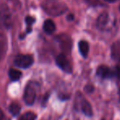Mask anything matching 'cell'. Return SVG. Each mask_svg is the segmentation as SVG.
I'll use <instances>...</instances> for the list:
<instances>
[{
	"label": "cell",
	"instance_id": "1",
	"mask_svg": "<svg viewBox=\"0 0 120 120\" xmlns=\"http://www.w3.org/2000/svg\"><path fill=\"white\" fill-rule=\"evenodd\" d=\"M41 7L45 13L52 17L61 16L68 10L66 4L61 0H45L42 3Z\"/></svg>",
	"mask_w": 120,
	"mask_h": 120
},
{
	"label": "cell",
	"instance_id": "2",
	"mask_svg": "<svg viewBox=\"0 0 120 120\" xmlns=\"http://www.w3.org/2000/svg\"><path fill=\"white\" fill-rule=\"evenodd\" d=\"M74 105H75L76 109L82 112L86 116L91 117L93 115V110H92L91 105L80 92H77V95H76Z\"/></svg>",
	"mask_w": 120,
	"mask_h": 120
},
{
	"label": "cell",
	"instance_id": "3",
	"mask_svg": "<svg viewBox=\"0 0 120 120\" xmlns=\"http://www.w3.org/2000/svg\"><path fill=\"white\" fill-rule=\"evenodd\" d=\"M38 90V84L35 82H30L26 85L24 90L23 100L27 105H32L36 98V93Z\"/></svg>",
	"mask_w": 120,
	"mask_h": 120
},
{
	"label": "cell",
	"instance_id": "4",
	"mask_svg": "<svg viewBox=\"0 0 120 120\" xmlns=\"http://www.w3.org/2000/svg\"><path fill=\"white\" fill-rule=\"evenodd\" d=\"M34 58L30 54H19L14 59V64L20 68H28L33 64Z\"/></svg>",
	"mask_w": 120,
	"mask_h": 120
},
{
	"label": "cell",
	"instance_id": "5",
	"mask_svg": "<svg viewBox=\"0 0 120 120\" xmlns=\"http://www.w3.org/2000/svg\"><path fill=\"white\" fill-rule=\"evenodd\" d=\"M55 62L58 67L64 72L71 73L72 71V67L70 61L68 59L67 56L64 53H59L55 58Z\"/></svg>",
	"mask_w": 120,
	"mask_h": 120
},
{
	"label": "cell",
	"instance_id": "6",
	"mask_svg": "<svg viewBox=\"0 0 120 120\" xmlns=\"http://www.w3.org/2000/svg\"><path fill=\"white\" fill-rule=\"evenodd\" d=\"M0 22L7 28H9L12 26L11 12L8 8L5 5L0 7Z\"/></svg>",
	"mask_w": 120,
	"mask_h": 120
},
{
	"label": "cell",
	"instance_id": "7",
	"mask_svg": "<svg viewBox=\"0 0 120 120\" xmlns=\"http://www.w3.org/2000/svg\"><path fill=\"white\" fill-rule=\"evenodd\" d=\"M96 75L102 79H109L115 77L114 71H112L108 66L100 65L96 70Z\"/></svg>",
	"mask_w": 120,
	"mask_h": 120
},
{
	"label": "cell",
	"instance_id": "8",
	"mask_svg": "<svg viewBox=\"0 0 120 120\" xmlns=\"http://www.w3.org/2000/svg\"><path fill=\"white\" fill-rule=\"evenodd\" d=\"M57 40H58V44H59L60 47L65 52H70L71 49H72V40L71 38L67 35H59L57 37Z\"/></svg>",
	"mask_w": 120,
	"mask_h": 120
},
{
	"label": "cell",
	"instance_id": "9",
	"mask_svg": "<svg viewBox=\"0 0 120 120\" xmlns=\"http://www.w3.org/2000/svg\"><path fill=\"white\" fill-rule=\"evenodd\" d=\"M8 40L4 31L0 28V58H3L5 53L7 52Z\"/></svg>",
	"mask_w": 120,
	"mask_h": 120
},
{
	"label": "cell",
	"instance_id": "10",
	"mask_svg": "<svg viewBox=\"0 0 120 120\" xmlns=\"http://www.w3.org/2000/svg\"><path fill=\"white\" fill-rule=\"evenodd\" d=\"M109 17L108 12H103L101 13L99 17L97 18L96 21V26L98 28L100 29H104L105 26H107L109 22Z\"/></svg>",
	"mask_w": 120,
	"mask_h": 120
},
{
	"label": "cell",
	"instance_id": "11",
	"mask_svg": "<svg viewBox=\"0 0 120 120\" xmlns=\"http://www.w3.org/2000/svg\"><path fill=\"white\" fill-rule=\"evenodd\" d=\"M43 29L45 33L50 35V34H53V32L55 31V30H56V26H55L54 22H53V21L49 19V20H46L44 22Z\"/></svg>",
	"mask_w": 120,
	"mask_h": 120
},
{
	"label": "cell",
	"instance_id": "12",
	"mask_svg": "<svg viewBox=\"0 0 120 120\" xmlns=\"http://www.w3.org/2000/svg\"><path fill=\"white\" fill-rule=\"evenodd\" d=\"M78 48L83 58H86L89 53V44L86 40H80L78 43Z\"/></svg>",
	"mask_w": 120,
	"mask_h": 120
},
{
	"label": "cell",
	"instance_id": "13",
	"mask_svg": "<svg viewBox=\"0 0 120 120\" xmlns=\"http://www.w3.org/2000/svg\"><path fill=\"white\" fill-rule=\"evenodd\" d=\"M9 77H10L11 81L12 82H16V81H18L19 79L22 77V72L19 70H17V69H10L8 72Z\"/></svg>",
	"mask_w": 120,
	"mask_h": 120
},
{
	"label": "cell",
	"instance_id": "14",
	"mask_svg": "<svg viewBox=\"0 0 120 120\" xmlns=\"http://www.w3.org/2000/svg\"><path fill=\"white\" fill-rule=\"evenodd\" d=\"M9 112L13 116H17L21 112V106L17 103H12L8 107Z\"/></svg>",
	"mask_w": 120,
	"mask_h": 120
},
{
	"label": "cell",
	"instance_id": "15",
	"mask_svg": "<svg viewBox=\"0 0 120 120\" xmlns=\"http://www.w3.org/2000/svg\"><path fill=\"white\" fill-rule=\"evenodd\" d=\"M36 114L33 112H26L19 118L18 120H35Z\"/></svg>",
	"mask_w": 120,
	"mask_h": 120
},
{
	"label": "cell",
	"instance_id": "16",
	"mask_svg": "<svg viewBox=\"0 0 120 120\" xmlns=\"http://www.w3.org/2000/svg\"><path fill=\"white\" fill-rule=\"evenodd\" d=\"M35 22V18L32 17H26V25H27V33L31 31V26L34 24V22Z\"/></svg>",
	"mask_w": 120,
	"mask_h": 120
},
{
	"label": "cell",
	"instance_id": "17",
	"mask_svg": "<svg viewBox=\"0 0 120 120\" xmlns=\"http://www.w3.org/2000/svg\"><path fill=\"white\" fill-rule=\"evenodd\" d=\"M84 90H85V91L86 92V93H92V92L95 90V88H94L93 86L91 85H86L85 86V88H84Z\"/></svg>",
	"mask_w": 120,
	"mask_h": 120
},
{
	"label": "cell",
	"instance_id": "18",
	"mask_svg": "<svg viewBox=\"0 0 120 120\" xmlns=\"http://www.w3.org/2000/svg\"><path fill=\"white\" fill-rule=\"evenodd\" d=\"M118 59H119V63H118V64L116 66V68H115L114 72H115V76L118 77V78L120 79V57L118 58Z\"/></svg>",
	"mask_w": 120,
	"mask_h": 120
},
{
	"label": "cell",
	"instance_id": "19",
	"mask_svg": "<svg viewBox=\"0 0 120 120\" xmlns=\"http://www.w3.org/2000/svg\"><path fill=\"white\" fill-rule=\"evenodd\" d=\"M86 2L91 6H97L100 4V0H86Z\"/></svg>",
	"mask_w": 120,
	"mask_h": 120
},
{
	"label": "cell",
	"instance_id": "20",
	"mask_svg": "<svg viewBox=\"0 0 120 120\" xmlns=\"http://www.w3.org/2000/svg\"><path fill=\"white\" fill-rule=\"evenodd\" d=\"M0 120H7V118H6L4 112L1 110V109H0Z\"/></svg>",
	"mask_w": 120,
	"mask_h": 120
},
{
	"label": "cell",
	"instance_id": "21",
	"mask_svg": "<svg viewBox=\"0 0 120 120\" xmlns=\"http://www.w3.org/2000/svg\"><path fill=\"white\" fill-rule=\"evenodd\" d=\"M105 1H107V2H109V3H113V2H115V1H117V0H105Z\"/></svg>",
	"mask_w": 120,
	"mask_h": 120
}]
</instances>
